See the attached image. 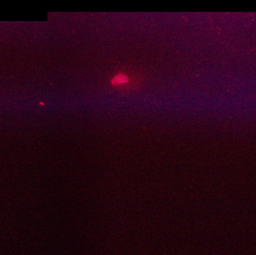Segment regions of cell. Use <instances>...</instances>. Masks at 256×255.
Instances as JSON below:
<instances>
[{"instance_id": "6da1fadb", "label": "cell", "mask_w": 256, "mask_h": 255, "mask_svg": "<svg viewBox=\"0 0 256 255\" xmlns=\"http://www.w3.org/2000/svg\"><path fill=\"white\" fill-rule=\"evenodd\" d=\"M129 81V79L127 76L120 73L114 77L111 80V82L113 85L117 86L121 83L127 82Z\"/></svg>"}]
</instances>
